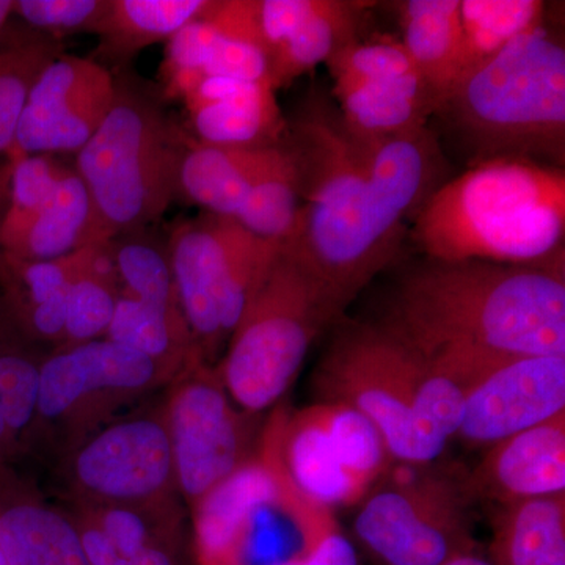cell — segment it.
<instances>
[{
    "mask_svg": "<svg viewBox=\"0 0 565 565\" xmlns=\"http://www.w3.org/2000/svg\"><path fill=\"white\" fill-rule=\"evenodd\" d=\"M375 322L471 388L511 356L565 355V263L423 256L401 275Z\"/></svg>",
    "mask_w": 565,
    "mask_h": 565,
    "instance_id": "obj_1",
    "label": "cell"
},
{
    "mask_svg": "<svg viewBox=\"0 0 565 565\" xmlns=\"http://www.w3.org/2000/svg\"><path fill=\"white\" fill-rule=\"evenodd\" d=\"M286 125L302 207L282 248L348 307L394 262L407 234L390 221L363 143L345 129L332 99L311 92Z\"/></svg>",
    "mask_w": 565,
    "mask_h": 565,
    "instance_id": "obj_2",
    "label": "cell"
},
{
    "mask_svg": "<svg viewBox=\"0 0 565 565\" xmlns=\"http://www.w3.org/2000/svg\"><path fill=\"white\" fill-rule=\"evenodd\" d=\"M411 237L441 262L565 263V170L523 159L467 167L424 203Z\"/></svg>",
    "mask_w": 565,
    "mask_h": 565,
    "instance_id": "obj_3",
    "label": "cell"
},
{
    "mask_svg": "<svg viewBox=\"0 0 565 565\" xmlns=\"http://www.w3.org/2000/svg\"><path fill=\"white\" fill-rule=\"evenodd\" d=\"M467 167L523 159L564 169L565 47L545 22L463 73L434 111Z\"/></svg>",
    "mask_w": 565,
    "mask_h": 565,
    "instance_id": "obj_4",
    "label": "cell"
},
{
    "mask_svg": "<svg viewBox=\"0 0 565 565\" xmlns=\"http://www.w3.org/2000/svg\"><path fill=\"white\" fill-rule=\"evenodd\" d=\"M163 96L129 74L98 131L76 152L74 170L90 193L109 243L147 230L180 196V169L192 136L170 117Z\"/></svg>",
    "mask_w": 565,
    "mask_h": 565,
    "instance_id": "obj_5",
    "label": "cell"
},
{
    "mask_svg": "<svg viewBox=\"0 0 565 565\" xmlns=\"http://www.w3.org/2000/svg\"><path fill=\"white\" fill-rule=\"evenodd\" d=\"M345 307L281 247L215 364L233 403L248 415L274 407L291 388L316 338Z\"/></svg>",
    "mask_w": 565,
    "mask_h": 565,
    "instance_id": "obj_6",
    "label": "cell"
},
{
    "mask_svg": "<svg viewBox=\"0 0 565 565\" xmlns=\"http://www.w3.org/2000/svg\"><path fill=\"white\" fill-rule=\"evenodd\" d=\"M167 245L182 313L204 362L215 366L282 245L211 212L174 223Z\"/></svg>",
    "mask_w": 565,
    "mask_h": 565,
    "instance_id": "obj_7",
    "label": "cell"
},
{
    "mask_svg": "<svg viewBox=\"0 0 565 565\" xmlns=\"http://www.w3.org/2000/svg\"><path fill=\"white\" fill-rule=\"evenodd\" d=\"M259 451L277 465L294 492L323 509L359 503L393 460L366 416L323 401L291 416L277 412Z\"/></svg>",
    "mask_w": 565,
    "mask_h": 565,
    "instance_id": "obj_8",
    "label": "cell"
},
{
    "mask_svg": "<svg viewBox=\"0 0 565 565\" xmlns=\"http://www.w3.org/2000/svg\"><path fill=\"white\" fill-rule=\"evenodd\" d=\"M429 364L375 321L338 323L315 371L323 403L355 408L381 430L397 463L424 467L415 404Z\"/></svg>",
    "mask_w": 565,
    "mask_h": 565,
    "instance_id": "obj_9",
    "label": "cell"
},
{
    "mask_svg": "<svg viewBox=\"0 0 565 565\" xmlns=\"http://www.w3.org/2000/svg\"><path fill=\"white\" fill-rule=\"evenodd\" d=\"M159 386L167 382L151 360L106 338L55 348L41 364L31 441L47 434L68 451Z\"/></svg>",
    "mask_w": 565,
    "mask_h": 565,
    "instance_id": "obj_10",
    "label": "cell"
},
{
    "mask_svg": "<svg viewBox=\"0 0 565 565\" xmlns=\"http://www.w3.org/2000/svg\"><path fill=\"white\" fill-rule=\"evenodd\" d=\"M463 481L437 473L396 475L367 493L356 537L385 565H444L473 552Z\"/></svg>",
    "mask_w": 565,
    "mask_h": 565,
    "instance_id": "obj_11",
    "label": "cell"
},
{
    "mask_svg": "<svg viewBox=\"0 0 565 565\" xmlns=\"http://www.w3.org/2000/svg\"><path fill=\"white\" fill-rule=\"evenodd\" d=\"M163 407L178 494L192 509L258 455L253 424L233 403L217 367L199 363L169 385Z\"/></svg>",
    "mask_w": 565,
    "mask_h": 565,
    "instance_id": "obj_12",
    "label": "cell"
},
{
    "mask_svg": "<svg viewBox=\"0 0 565 565\" xmlns=\"http://www.w3.org/2000/svg\"><path fill=\"white\" fill-rule=\"evenodd\" d=\"M65 481L79 504H156L178 500L162 404L118 416L71 446Z\"/></svg>",
    "mask_w": 565,
    "mask_h": 565,
    "instance_id": "obj_13",
    "label": "cell"
},
{
    "mask_svg": "<svg viewBox=\"0 0 565 565\" xmlns=\"http://www.w3.org/2000/svg\"><path fill=\"white\" fill-rule=\"evenodd\" d=\"M326 65L334 106L356 140L386 139L433 120L437 102L396 36L355 39Z\"/></svg>",
    "mask_w": 565,
    "mask_h": 565,
    "instance_id": "obj_14",
    "label": "cell"
},
{
    "mask_svg": "<svg viewBox=\"0 0 565 565\" xmlns=\"http://www.w3.org/2000/svg\"><path fill=\"white\" fill-rule=\"evenodd\" d=\"M114 99L115 77L103 63L58 55L29 93L11 159L79 151L106 120Z\"/></svg>",
    "mask_w": 565,
    "mask_h": 565,
    "instance_id": "obj_15",
    "label": "cell"
},
{
    "mask_svg": "<svg viewBox=\"0 0 565 565\" xmlns=\"http://www.w3.org/2000/svg\"><path fill=\"white\" fill-rule=\"evenodd\" d=\"M161 77L163 98L174 99L203 77L269 82L256 0H211L196 20L167 41Z\"/></svg>",
    "mask_w": 565,
    "mask_h": 565,
    "instance_id": "obj_16",
    "label": "cell"
},
{
    "mask_svg": "<svg viewBox=\"0 0 565 565\" xmlns=\"http://www.w3.org/2000/svg\"><path fill=\"white\" fill-rule=\"evenodd\" d=\"M563 412L565 355L511 356L468 390L457 437L489 448Z\"/></svg>",
    "mask_w": 565,
    "mask_h": 565,
    "instance_id": "obj_17",
    "label": "cell"
},
{
    "mask_svg": "<svg viewBox=\"0 0 565 565\" xmlns=\"http://www.w3.org/2000/svg\"><path fill=\"white\" fill-rule=\"evenodd\" d=\"M373 2L256 0V24L274 90L327 63L353 40Z\"/></svg>",
    "mask_w": 565,
    "mask_h": 565,
    "instance_id": "obj_18",
    "label": "cell"
},
{
    "mask_svg": "<svg viewBox=\"0 0 565 565\" xmlns=\"http://www.w3.org/2000/svg\"><path fill=\"white\" fill-rule=\"evenodd\" d=\"M289 489L277 465L258 449L191 509L196 565H239L256 519Z\"/></svg>",
    "mask_w": 565,
    "mask_h": 565,
    "instance_id": "obj_19",
    "label": "cell"
},
{
    "mask_svg": "<svg viewBox=\"0 0 565 565\" xmlns=\"http://www.w3.org/2000/svg\"><path fill=\"white\" fill-rule=\"evenodd\" d=\"M192 139L212 147L270 148L288 125L269 82L203 77L182 95Z\"/></svg>",
    "mask_w": 565,
    "mask_h": 565,
    "instance_id": "obj_20",
    "label": "cell"
},
{
    "mask_svg": "<svg viewBox=\"0 0 565 565\" xmlns=\"http://www.w3.org/2000/svg\"><path fill=\"white\" fill-rule=\"evenodd\" d=\"M463 484L500 505L565 493V412L489 446Z\"/></svg>",
    "mask_w": 565,
    "mask_h": 565,
    "instance_id": "obj_21",
    "label": "cell"
},
{
    "mask_svg": "<svg viewBox=\"0 0 565 565\" xmlns=\"http://www.w3.org/2000/svg\"><path fill=\"white\" fill-rule=\"evenodd\" d=\"M367 170L390 221L408 233V222L446 180V154L430 125L386 137L362 141Z\"/></svg>",
    "mask_w": 565,
    "mask_h": 565,
    "instance_id": "obj_22",
    "label": "cell"
},
{
    "mask_svg": "<svg viewBox=\"0 0 565 565\" xmlns=\"http://www.w3.org/2000/svg\"><path fill=\"white\" fill-rule=\"evenodd\" d=\"M0 548L10 565H90L76 523L0 470Z\"/></svg>",
    "mask_w": 565,
    "mask_h": 565,
    "instance_id": "obj_23",
    "label": "cell"
},
{
    "mask_svg": "<svg viewBox=\"0 0 565 565\" xmlns=\"http://www.w3.org/2000/svg\"><path fill=\"white\" fill-rule=\"evenodd\" d=\"M93 247L50 262L6 255L0 269V292L25 332L40 344H63L71 285L90 258Z\"/></svg>",
    "mask_w": 565,
    "mask_h": 565,
    "instance_id": "obj_24",
    "label": "cell"
},
{
    "mask_svg": "<svg viewBox=\"0 0 565 565\" xmlns=\"http://www.w3.org/2000/svg\"><path fill=\"white\" fill-rule=\"evenodd\" d=\"M285 152V141L270 148H226L192 139L181 162L180 195L204 212L234 218L248 191Z\"/></svg>",
    "mask_w": 565,
    "mask_h": 565,
    "instance_id": "obj_25",
    "label": "cell"
},
{
    "mask_svg": "<svg viewBox=\"0 0 565 565\" xmlns=\"http://www.w3.org/2000/svg\"><path fill=\"white\" fill-rule=\"evenodd\" d=\"M104 243L107 241L90 193L74 167H70L51 199L6 255L28 262H50Z\"/></svg>",
    "mask_w": 565,
    "mask_h": 565,
    "instance_id": "obj_26",
    "label": "cell"
},
{
    "mask_svg": "<svg viewBox=\"0 0 565 565\" xmlns=\"http://www.w3.org/2000/svg\"><path fill=\"white\" fill-rule=\"evenodd\" d=\"M396 7L401 43L438 106L460 76V0H404Z\"/></svg>",
    "mask_w": 565,
    "mask_h": 565,
    "instance_id": "obj_27",
    "label": "cell"
},
{
    "mask_svg": "<svg viewBox=\"0 0 565 565\" xmlns=\"http://www.w3.org/2000/svg\"><path fill=\"white\" fill-rule=\"evenodd\" d=\"M106 340L151 360L161 371L167 386L189 367L206 363L196 348L184 315L169 313L122 291Z\"/></svg>",
    "mask_w": 565,
    "mask_h": 565,
    "instance_id": "obj_28",
    "label": "cell"
},
{
    "mask_svg": "<svg viewBox=\"0 0 565 565\" xmlns=\"http://www.w3.org/2000/svg\"><path fill=\"white\" fill-rule=\"evenodd\" d=\"M494 565H565V493L501 505L493 522Z\"/></svg>",
    "mask_w": 565,
    "mask_h": 565,
    "instance_id": "obj_29",
    "label": "cell"
},
{
    "mask_svg": "<svg viewBox=\"0 0 565 565\" xmlns=\"http://www.w3.org/2000/svg\"><path fill=\"white\" fill-rule=\"evenodd\" d=\"M47 353L25 332L0 292V414L18 452L31 444L41 364Z\"/></svg>",
    "mask_w": 565,
    "mask_h": 565,
    "instance_id": "obj_30",
    "label": "cell"
},
{
    "mask_svg": "<svg viewBox=\"0 0 565 565\" xmlns=\"http://www.w3.org/2000/svg\"><path fill=\"white\" fill-rule=\"evenodd\" d=\"M211 0H110L99 25L96 55L122 65L151 44L169 41L210 7Z\"/></svg>",
    "mask_w": 565,
    "mask_h": 565,
    "instance_id": "obj_31",
    "label": "cell"
},
{
    "mask_svg": "<svg viewBox=\"0 0 565 565\" xmlns=\"http://www.w3.org/2000/svg\"><path fill=\"white\" fill-rule=\"evenodd\" d=\"M90 526L125 557L152 548H180L181 509L178 500L156 504H79L70 514Z\"/></svg>",
    "mask_w": 565,
    "mask_h": 565,
    "instance_id": "obj_32",
    "label": "cell"
},
{
    "mask_svg": "<svg viewBox=\"0 0 565 565\" xmlns=\"http://www.w3.org/2000/svg\"><path fill=\"white\" fill-rule=\"evenodd\" d=\"M62 40L10 22L0 40V154H10L22 110L43 70L63 54Z\"/></svg>",
    "mask_w": 565,
    "mask_h": 565,
    "instance_id": "obj_33",
    "label": "cell"
},
{
    "mask_svg": "<svg viewBox=\"0 0 565 565\" xmlns=\"http://www.w3.org/2000/svg\"><path fill=\"white\" fill-rule=\"evenodd\" d=\"M545 10L541 0H460V76L545 22Z\"/></svg>",
    "mask_w": 565,
    "mask_h": 565,
    "instance_id": "obj_34",
    "label": "cell"
},
{
    "mask_svg": "<svg viewBox=\"0 0 565 565\" xmlns=\"http://www.w3.org/2000/svg\"><path fill=\"white\" fill-rule=\"evenodd\" d=\"M120 292L121 282L109 243L95 245L71 285L61 348L106 338Z\"/></svg>",
    "mask_w": 565,
    "mask_h": 565,
    "instance_id": "obj_35",
    "label": "cell"
},
{
    "mask_svg": "<svg viewBox=\"0 0 565 565\" xmlns=\"http://www.w3.org/2000/svg\"><path fill=\"white\" fill-rule=\"evenodd\" d=\"M121 291L169 313H182L169 245L151 234H120L109 241Z\"/></svg>",
    "mask_w": 565,
    "mask_h": 565,
    "instance_id": "obj_36",
    "label": "cell"
},
{
    "mask_svg": "<svg viewBox=\"0 0 565 565\" xmlns=\"http://www.w3.org/2000/svg\"><path fill=\"white\" fill-rule=\"evenodd\" d=\"M285 145L281 161L253 185L234 215V221L255 236L281 245L296 233L302 207L299 167L286 139Z\"/></svg>",
    "mask_w": 565,
    "mask_h": 565,
    "instance_id": "obj_37",
    "label": "cell"
},
{
    "mask_svg": "<svg viewBox=\"0 0 565 565\" xmlns=\"http://www.w3.org/2000/svg\"><path fill=\"white\" fill-rule=\"evenodd\" d=\"M70 166L51 154L13 158L10 204L2 228L3 252H9L20 241Z\"/></svg>",
    "mask_w": 565,
    "mask_h": 565,
    "instance_id": "obj_38",
    "label": "cell"
},
{
    "mask_svg": "<svg viewBox=\"0 0 565 565\" xmlns=\"http://www.w3.org/2000/svg\"><path fill=\"white\" fill-rule=\"evenodd\" d=\"M110 0H14L13 17L22 24L62 40L77 33H98Z\"/></svg>",
    "mask_w": 565,
    "mask_h": 565,
    "instance_id": "obj_39",
    "label": "cell"
},
{
    "mask_svg": "<svg viewBox=\"0 0 565 565\" xmlns=\"http://www.w3.org/2000/svg\"><path fill=\"white\" fill-rule=\"evenodd\" d=\"M73 519V516H71ZM74 520V519H73ZM85 555L90 565H178L180 564V548H152L136 557H125L115 553L102 535L84 523L76 522Z\"/></svg>",
    "mask_w": 565,
    "mask_h": 565,
    "instance_id": "obj_40",
    "label": "cell"
},
{
    "mask_svg": "<svg viewBox=\"0 0 565 565\" xmlns=\"http://www.w3.org/2000/svg\"><path fill=\"white\" fill-rule=\"evenodd\" d=\"M280 565H359L355 546L340 531L332 530L303 555Z\"/></svg>",
    "mask_w": 565,
    "mask_h": 565,
    "instance_id": "obj_41",
    "label": "cell"
},
{
    "mask_svg": "<svg viewBox=\"0 0 565 565\" xmlns=\"http://www.w3.org/2000/svg\"><path fill=\"white\" fill-rule=\"evenodd\" d=\"M11 174H13V159H3V161H0V269H2L3 259H6L2 228L10 204Z\"/></svg>",
    "mask_w": 565,
    "mask_h": 565,
    "instance_id": "obj_42",
    "label": "cell"
},
{
    "mask_svg": "<svg viewBox=\"0 0 565 565\" xmlns=\"http://www.w3.org/2000/svg\"><path fill=\"white\" fill-rule=\"evenodd\" d=\"M18 448L11 440L9 430H7L6 422L0 414V470L10 468V463L17 459Z\"/></svg>",
    "mask_w": 565,
    "mask_h": 565,
    "instance_id": "obj_43",
    "label": "cell"
},
{
    "mask_svg": "<svg viewBox=\"0 0 565 565\" xmlns=\"http://www.w3.org/2000/svg\"><path fill=\"white\" fill-rule=\"evenodd\" d=\"M14 0H0V40L9 28L11 18H13Z\"/></svg>",
    "mask_w": 565,
    "mask_h": 565,
    "instance_id": "obj_44",
    "label": "cell"
},
{
    "mask_svg": "<svg viewBox=\"0 0 565 565\" xmlns=\"http://www.w3.org/2000/svg\"><path fill=\"white\" fill-rule=\"evenodd\" d=\"M444 565H494L492 561L484 559V557L476 555V553H468V555L452 557L451 561Z\"/></svg>",
    "mask_w": 565,
    "mask_h": 565,
    "instance_id": "obj_45",
    "label": "cell"
},
{
    "mask_svg": "<svg viewBox=\"0 0 565 565\" xmlns=\"http://www.w3.org/2000/svg\"><path fill=\"white\" fill-rule=\"evenodd\" d=\"M0 565H10L9 561H7L6 555H3L2 548H0Z\"/></svg>",
    "mask_w": 565,
    "mask_h": 565,
    "instance_id": "obj_46",
    "label": "cell"
}]
</instances>
